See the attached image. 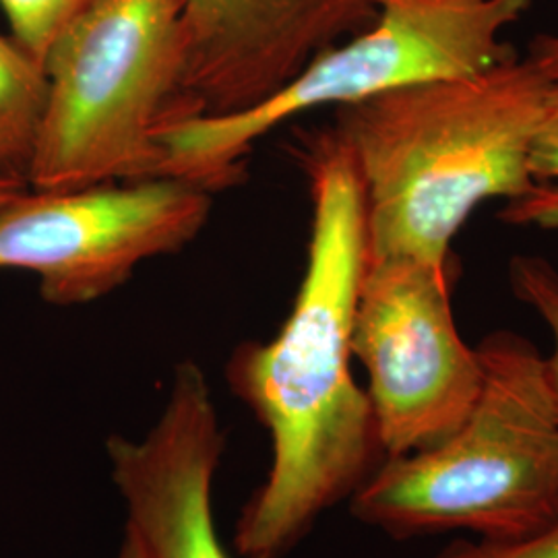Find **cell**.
I'll list each match as a JSON object with an SVG mask.
<instances>
[{"label": "cell", "mask_w": 558, "mask_h": 558, "mask_svg": "<svg viewBox=\"0 0 558 558\" xmlns=\"http://www.w3.org/2000/svg\"><path fill=\"white\" fill-rule=\"evenodd\" d=\"M484 387L453 435L385 458L350 497L354 518L396 538L465 530L532 538L558 523V408L546 359L513 331L480 341Z\"/></svg>", "instance_id": "3"}, {"label": "cell", "mask_w": 558, "mask_h": 558, "mask_svg": "<svg viewBox=\"0 0 558 558\" xmlns=\"http://www.w3.org/2000/svg\"><path fill=\"white\" fill-rule=\"evenodd\" d=\"M119 558H147L140 539L129 527H124V539L120 546Z\"/></svg>", "instance_id": "18"}, {"label": "cell", "mask_w": 558, "mask_h": 558, "mask_svg": "<svg viewBox=\"0 0 558 558\" xmlns=\"http://www.w3.org/2000/svg\"><path fill=\"white\" fill-rule=\"evenodd\" d=\"M94 0H0L13 40L36 60L44 59L60 32Z\"/></svg>", "instance_id": "11"}, {"label": "cell", "mask_w": 558, "mask_h": 558, "mask_svg": "<svg viewBox=\"0 0 558 558\" xmlns=\"http://www.w3.org/2000/svg\"><path fill=\"white\" fill-rule=\"evenodd\" d=\"M313 197L306 271L278 336L246 341L228 379L271 439V468L234 532L242 558H279L385 459L373 408L352 375V327L366 265L359 170L336 133L304 156Z\"/></svg>", "instance_id": "1"}, {"label": "cell", "mask_w": 558, "mask_h": 558, "mask_svg": "<svg viewBox=\"0 0 558 558\" xmlns=\"http://www.w3.org/2000/svg\"><path fill=\"white\" fill-rule=\"evenodd\" d=\"M48 94L40 60L0 36V172L23 177L32 160Z\"/></svg>", "instance_id": "10"}, {"label": "cell", "mask_w": 558, "mask_h": 558, "mask_svg": "<svg viewBox=\"0 0 558 558\" xmlns=\"http://www.w3.org/2000/svg\"><path fill=\"white\" fill-rule=\"evenodd\" d=\"M352 359L368 375L385 458L433 447L470 416L484 387L478 348L451 311L449 267L366 260L352 327Z\"/></svg>", "instance_id": "6"}, {"label": "cell", "mask_w": 558, "mask_h": 558, "mask_svg": "<svg viewBox=\"0 0 558 558\" xmlns=\"http://www.w3.org/2000/svg\"><path fill=\"white\" fill-rule=\"evenodd\" d=\"M209 209L205 189L174 179L27 189L0 207V269L36 274L50 304H87L114 292L143 260L186 246Z\"/></svg>", "instance_id": "7"}, {"label": "cell", "mask_w": 558, "mask_h": 558, "mask_svg": "<svg viewBox=\"0 0 558 558\" xmlns=\"http://www.w3.org/2000/svg\"><path fill=\"white\" fill-rule=\"evenodd\" d=\"M499 218L511 226H536L542 230H558V186L536 184L527 195L509 201Z\"/></svg>", "instance_id": "14"}, {"label": "cell", "mask_w": 558, "mask_h": 558, "mask_svg": "<svg viewBox=\"0 0 558 558\" xmlns=\"http://www.w3.org/2000/svg\"><path fill=\"white\" fill-rule=\"evenodd\" d=\"M27 180L15 174H4L0 172V207L11 203L15 197H20L23 191H27Z\"/></svg>", "instance_id": "17"}, {"label": "cell", "mask_w": 558, "mask_h": 558, "mask_svg": "<svg viewBox=\"0 0 558 558\" xmlns=\"http://www.w3.org/2000/svg\"><path fill=\"white\" fill-rule=\"evenodd\" d=\"M437 558H558V523L518 542L458 539L442 548Z\"/></svg>", "instance_id": "13"}, {"label": "cell", "mask_w": 558, "mask_h": 558, "mask_svg": "<svg viewBox=\"0 0 558 558\" xmlns=\"http://www.w3.org/2000/svg\"><path fill=\"white\" fill-rule=\"evenodd\" d=\"M511 290L534 308L553 333V354L546 359L558 408V271L542 257H515L509 265Z\"/></svg>", "instance_id": "12"}, {"label": "cell", "mask_w": 558, "mask_h": 558, "mask_svg": "<svg viewBox=\"0 0 558 558\" xmlns=\"http://www.w3.org/2000/svg\"><path fill=\"white\" fill-rule=\"evenodd\" d=\"M377 20L311 60L299 75L257 106L226 117L161 126L154 179H174L207 193L239 182L255 141L286 120L323 106H345L383 92L482 73L515 50L507 27L532 0H375Z\"/></svg>", "instance_id": "5"}, {"label": "cell", "mask_w": 558, "mask_h": 558, "mask_svg": "<svg viewBox=\"0 0 558 558\" xmlns=\"http://www.w3.org/2000/svg\"><path fill=\"white\" fill-rule=\"evenodd\" d=\"M557 114L558 81L518 54L482 73L339 106L333 133L362 180L366 260L447 267L474 209L538 184L530 151Z\"/></svg>", "instance_id": "2"}, {"label": "cell", "mask_w": 558, "mask_h": 558, "mask_svg": "<svg viewBox=\"0 0 558 558\" xmlns=\"http://www.w3.org/2000/svg\"><path fill=\"white\" fill-rule=\"evenodd\" d=\"M226 437L199 364L174 368L154 428L141 440L106 442L126 525L147 558H232L214 518V478Z\"/></svg>", "instance_id": "9"}, {"label": "cell", "mask_w": 558, "mask_h": 558, "mask_svg": "<svg viewBox=\"0 0 558 558\" xmlns=\"http://www.w3.org/2000/svg\"><path fill=\"white\" fill-rule=\"evenodd\" d=\"M527 57L536 62V66L544 75L558 81V32L536 36L530 44Z\"/></svg>", "instance_id": "16"}, {"label": "cell", "mask_w": 558, "mask_h": 558, "mask_svg": "<svg viewBox=\"0 0 558 558\" xmlns=\"http://www.w3.org/2000/svg\"><path fill=\"white\" fill-rule=\"evenodd\" d=\"M182 0H94L50 46L34 191L147 180L184 66Z\"/></svg>", "instance_id": "4"}, {"label": "cell", "mask_w": 558, "mask_h": 558, "mask_svg": "<svg viewBox=\"0 0 558 558\" xmlns=\"http://www.w3.org/2000/svg\"><path fill=\"white\" fill-rule=\"evenodd\" d=\"M377 13L375 0H182L186 50L166 124L257 106Z\"/></svg>", "instance_id": "8"}, {"label": "cell", "mask_w": 558, "mask_h": 558, "mask_svg": "<svg viewBox=\"0 0 558 558\" xmlns=\"http://www.w3.org/2000/svg\"><path fill=\"white\" fill-rule=\"evenodd\" d=\"M534 180H558V114L539 133L530 151Z\"/></svg>", "instance_id": "15"}]
</instances>
